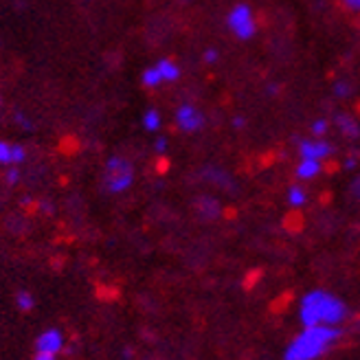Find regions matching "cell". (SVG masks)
<instances>
[{
	"label": "cell",
	"mask_w": 360,
	"mask_h": 360,
	"mask_svg": "<svg viewBox=\"0 0 360 360\" xmlns=\"http://www.w3.org/2000/svg\"><path fill=\"white\" fill-rule=\"evenodd\" d=\"M143 128L150 130V132L158 130L160 128V112L154 110V108H150V110L143 112Z\"/></svg>",
	"instance_id": "cell-14"
},
{
	"label": "cell",
	"mask_w": 360,
	"mask_h": 360,
	"mask_svg": "<svg viewBox=\"0 0 360 360\" xmlns=\"http://www.w3.org/2000/svg\"><path fill=\"white\" fill-rule=\"evenodd\" d=\"M64 347V336L60 330L51 328L46 332H42L38 336V340H35V352H46V354H56Z\"/></svg>",
	"instance_id": "cell-7"
},
{
	"label": "cell",
	"mask_w": 360,
	"mask_h": 360,
	"mask_svg": "<svg viewBox=\"0 0 360 360\" xmlns=\"http://www.w3.org/2000/svg\"><path fill=\"white\" fill-rule=\"evenodd\" d=\"M141 82H143V86H148V88H156V86H160V84H165L163 77H160V70L156 68V64L143 70Z\"/></svg>",
	"instance_id": "cell-12"
},
{
	"label": "cell",
	"mask_w": 360,
	"mask_h": 360,
	"mask_svg": "<svg viewBox=\"0 0 360 360\" xmlns=\"http://www.w3.org/2000/svg\"><path fill=\"white\" fill-rule=\"evenodd\" d=\"M340 336H343L340 328H328V326L301 328V332L295 334L290 343L285 345L283 360H321L323 356H328L332 352Z\"/></svg>",
	"instance_id": "cell-2"
},
{
	"label": "cell",
	"mask_w": 360,
	"mask_h": 360,
	"mask_svg": "<svg viewBox=\"0 0 360 360\" xmlns=\"http://www.w3.org/2000/svg\"><path fill=\"white\" fill-rule=\"evenodd\" d=\"M336 121L340 125V130H343L347 136H352V139H358L360 136V125L354 119H349V117H336Z\"/></svg>",
	"instance_id": "cell-13"
},
{
	"label": "cell",
	"mask_w": 360,
	"mask_h": 360,
	"mask_svg": "<svg viewBox=\"0 0 360 360\" xmlns=\"http://www.w3.org/2000/svg\"><path fill=\"white\" fill-rule=\"evenodd\" d=\"M195 211L202 220H213L220 215V205L215 202L213 198H200V200L195 202Z\"/></svg>",
	"instance_id": "cell-9"
},
{
	"label": "cell",
	"mask_w": 360,
	"mask_h": 360,
	"mask_svg": "<svg viewBox=\"0 0 360 360\" xmlns=\"http://www.w3.org/2000/svg\"><path fill=\"white\" fill-rule=\"evenodd\" d=\"M345 95H349V88L343 86V84H338L336 86V97H345Z\"/></svg>",
	"instance_id": "cell-25"
},
{
	"label": "cell",
	"mask_w": 360,
	"mask_h": 360,
	"mask_svg": "<svg viewBox=\"0 0 360 360\" xmlns=\"http://www.w3.org/2000/svg\"><path fill=\"white\" fill-rule=\"evenodd\" d=\"M18 180H20V172H18V167H11V169L7 172V183H9V185H15Z\"/></svg>",
	"instance_id": "cell-19"
},
{
	"label": "cell",
	"mask_w": 360,
	"mask_h": 360,
	"mask_svg": "<svg viewBox=\"0 0 360 360\" xmlns=\"http://www.w3.org/2000/svg\"><path fill=\"white\" fill-rule=\"evenodd\" d=\"M0 165H11V143L0 141Z\"/></svg>",
	"instance_id": "cell-16"
},
{
	"label": "cell",
	"mask_w": 360,
	"mask_h": 360,
	"mask_svg": "<svg viewBox=\"0 0 360 360\" xmlns=\"http://www.w3.org/2000/svg\"><path fill=\"white\" fill-rule=\"evenodd\" d=\"M15 303H18V308H20L22 312H31L35 299H33V295L29 290H18L15 292Z\"/></svg>",
	"instance_id": "cell-15"
},
{
	"label": "cell",
	"mask_w": 360,
	"mask_h": 360,
	"mask_svg": "<svg viewBox=\"0 0 360 360\" xmlns=\"http://www.w3.org/2000/svg\"><path fill=\"white\" fill-rule=\"evenodd\" d=\"M176 123L183 132H198L205 125V115L191 103H183L176 110Z\"/></svg>",
	"instance_id": "cell-5"
},
{
	"label": "cell",
	"mask_w": 360,
	"mask_h": 360,
	"mask_svg": "<svg viewBox=\"0 0 360 360\" xmlns=\"http://www.w3.org/2000/svg\"><path fill=\"white\" fill-rule=\"evenodd\" d=\"M156 68L160 70V77H163V82H176L180 77V68L178 64H174L172 60L163 58L156 62Z\"/></svg>",
	"instance_id": "cell-10"
},
{
	"label": "cell",
	"mask_w": 360,
	"mask_h": 360,
	"mask_svg": "<svg viewBox=\"0 0 360 360\" xmlns=\"http://www.w3.org/2000/svg\"><path fill=\"white\" fill-rule=\"evenodd\" d=\"M297 316L303 328H314V326L340 328L349 316V308L338 295L316 288V290H310L301 297Z\"/></svg>",
	"instance_id": "cell-1"
},
{
	"label": "cell",
	"mask_w": 360,
	"mask_h": 360,
	"mask_svg": "<svg viewBox=\"0 0 360 360\" xmlns=\"http://www.w3.org/2000/svg\"><path fill=\"white\" fill-rule=\"evenodd\" d=\"M343 5H345L349 11H356V13H360V0H343Z\"/></svg>",
	"instance_id": "cell-21"
},
{
	"label": "cell",
	"mask_w": 360,
	"mask_h": 360,
	"mask_svg": "<svg viewBox=\"0 0 360 360\" xmlns=\"http://www.w3.org/2000/svg\"><path fill=\"white\" fill-rule=\"evenodd\" d=\"M27 158V152L22 146H11V165H20Z\"/></svg>",
	"instance_id": "cell-17"
},
{
	"label": "cell",
	"mask_w": 360,
	"mask_h": 360,
	"mask_svg": "<svg viewBox=\"0 0 360 360\" xmlns=\"http://www.w3.org/2000/svg\"><path fill=\"white\" fill-rule=\"evenodd\" d=\"M328 125H330V123H328L326 119L314 121V123H312V136H314V139H321L323 134L328 132Z\"/></svg>",
	"instance_id": "cell-18"
},
{
	"label": "cell",
	"mask_w": 360,
	"mask_h": 360,
	"mask_svg": "<svg viewBox=\"0 0 360 360\" xmlns=\"http://www.w3.org/2000/svg\"><path fill=\"white\" fill-rule=\"evenodd\" d=\"M323 172V163L321 160H312V158H301L299 165L295 167V174L299 180H312Z\"/></svg>",
	"instance_id": "cell-8"
},
{
	"label": "cell",
	"mask_w": 360,
	"mask_h": 360,
	"mask_svg": "<svg viewBox=\"0 0 360 360\" xmlns=\"http://www.w3.org/2000/svg\"><path fill=\"white\" fill-rule=\"evenodd\" d=\"M349 193H352V198H356V200L360 202V176H358V178L354 180V183H352Z\"/></svg>",
	"instance_id": "cell-20"
},
{
	"label": "cell",
	"mask_w": 360,
	"mask_h": 360,
	"mask_svg": "<svg viewBox=\"0 0 360 360\" xmlns=\"http://www.w3.org/2000/svg\"><path fill=\"white\" fill-rule=\"evenodd\" d=\"M305 202H308V191H305L303 187L292 185L290 189H288V205L295 207V209H299V207H303Z\"/></svg>",
	"instance_id": "cell-11"
},
{
	"label": "cell",
	"mask_w": 360,
	"mask_h": 360,
	"mask_svg": "<svg viewBox=\"0 0 360 360\" xmlns=\"http://www.w3.org/2000/svg\"><path fill=\"white\" fill-rule=\"evenodd\" d=\"M332 152H334V148L323 139H305L299 143V156L301 158H312V160H321L323 163L328 156H332Z\"/></svg>",
	"instance_id": "cell-6"
},
{
	"label": "cell",
	"mask_w": 360,
	"mask_h": 360,
	"mask_svg": "<svg viewBox=\"0 0 360 360\" xmlns=\"http://www.w3.org/2000/svg\"><path fill=\"white\" fill-rule=\"evenodd\" d=\"M215 60H218V51H215V49H209V51L205 53V62H207V64H213Z\"/></svg>",
	"instance_id": "cell-23"
},
{
	"label": "cell",
	"mask_w": 360,
	"mask_h": 360,
	"mask_svg": "<svg viewBox=\"0 0 360 360\" xmlns=\"http://www.w3.org/2000/svg\"><path fill=\"white\" fill-rule=\"evenodd\" d=\"M134 183V167L128 158L112 156L108 158L103 169V189L108 193H121Z\"/></svg>",
	"instance_id": "cell-3"
},
{
	"label": "cell",
	"mask_w": 360,
	"mask_h": 360,
	"mask_svg": "<svg viewBox=\"0 0 360 360\" xmlns=\"http://www.w3.org/2000/svg\"><path fill=\"white\" fill-rule=\"evenodd\" d=\"M154 150H156V152H165V150H167V139H163V136L156 139V143H154Z\"/></svg>",
	"instance_id": "cell-22"
},
{
	"label": "cell",
	"mask_w": 360,
	"mask_h": 360,
	"mask_svg": "<svg viewBox=\"0 0 360 360\" xmlns=\"http://www.w3.org/2000/svg\"><path fill=\"white\" fill-rule=\"evenodd\" d=\"M33 360H56V354H46V352H35Z\"/></svg>",
	"instance_id": "cell-24"
},
{
	"label": "cell",
	"mask_w": 360,
	"mask_h": 360,
	"mask_svg": "<svg viewBox=\"0 0 360 360\" xmlns=\"http://www.w3.org/2000/svg\"><path fill=\"white\" fill-rule=\"evenodd\" d=\"M226 27L233 31V35L240 40H250L253 35L257 33V20H255V13L246 3L236 5L229 15H226Z\"/></svg>",
	"instance_id": "cell-4"
}]
</instances>
